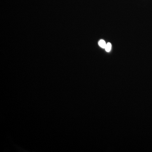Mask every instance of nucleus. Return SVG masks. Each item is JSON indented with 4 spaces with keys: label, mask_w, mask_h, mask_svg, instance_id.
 <instances>
[{
    "label": "nucleus",
    "mask_w": 152,
    "mask_h": 152,
    "mask_svg": "<svg viewBox=\"0 0 152 152\" xmlns=\"http://www.w3.org/2000/svg\"><path fill=\"white\" fill-rule=\"evenodd\" d=\"M112 48V45L110 43H108L106 45L105 48V49L106 51L107 52H109L111 50Z\"/></svg>",
    "instance_id": "nucleus-2"
},
{
    "label": "nucleus",
    "mask_w": 152,
    "mask_h": 152,
    "mask_svg": "<svg viewBox=\"0 0 152 152\" xmlns=\"http://www.w3.org/2000/svg\"><path fill=\"white\" fill-rule=\"evenodd\" d=\"M106 44L105 42L103 40H101L99 41V45L100 47H101V48H105Z\"/></svg>",
    "instance_id": "nucleus-1"
}]
</instances>
